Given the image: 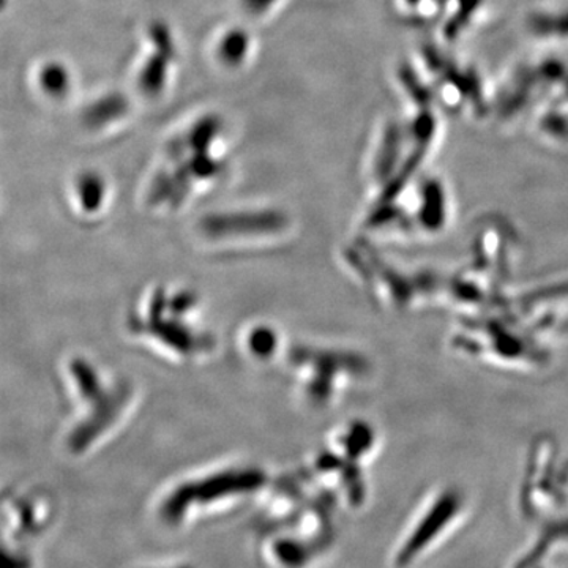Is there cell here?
I'll return each instance as SVG.
<instances>
[{"instance_id": "6da1fadb", "label": "cell", "mask_w": 568, "mask_h": 568, "mask_svg": "<svg viewBox=\"0 0 568 568\" xmlns=\"http://www.w3.org/2000/svg\"><path fill=\"white\" fill-rule=\"evenodd\" d=\"M248 50V39L244 32L231 33L222 47V55L227 63H235L245 58ZM237 65V63H235Z\"/></svg>"}, {"instance_id": "7a4b0ae2", "label": "cell", "mask_w": 568, "mask_h": 568, "mask_svg": "<svg viewBox=\"0 0 568 568\" xmlns=\"http://www.w3.org/2000/svg\"><path fill=\"white\" fill-rule=\"evenodd\" d=\"M41 77H43L44 91L51 93H62L67 91L69 78H67L65 71L59 69V67L51 65L50 69L43 71Z\"/></svg>"}, {"instance_id": "3957f363", "label": "cell", "mask_w": 568, "mask_h": 568, "mask_svg": "<svg viewBox=\"0 0 568 568\" xmlns=\"http://www.w3.org/2000/svg\"><path fill=\"white\" fill-rule=\"evenodd\" d=\"M245 3L252 11H261L264 7L271 6V0H245Z\"/></svg>"}]
</instances>
